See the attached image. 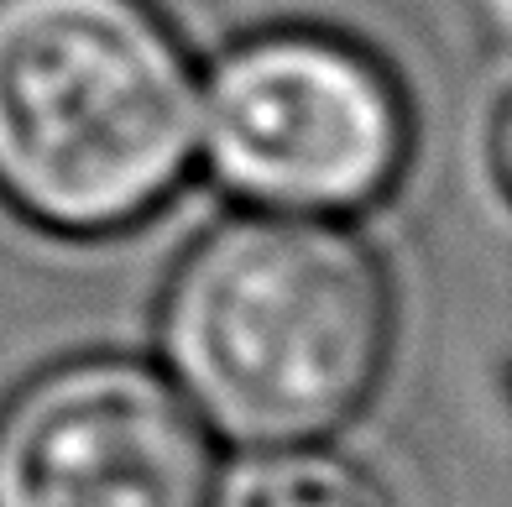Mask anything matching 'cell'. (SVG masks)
Masks as SVG:
<instances>
[{
  "instance_id": "6da1fadb",
  "label": "cell",
  "mask_w": 512,
  "mask_h": 507,
  "mask_svg": "<svg viewBox=\"0 0 512 507\" xmlns=\"http://www.w3.org/2000/svg\"><path fill=\"white\" fill-rule=\"evenodd\" d=\"M392 340L377 257L304 215L230 220L183 257L162 345L189 408L241 445H304L371 398Z\"/></svg>"
},
{
  "instance_id": "7a4b0ae2",
  "label": "cell",
  "mask_w": 512,
  "mask_h": 507,
  "mask_svg": "<svg viewBox=\"0 0 512 507\" xmlns=\"http://www.w3.org/2000/svg\"><path fill=\"white\" fill-rule=\"evenodd\" d=\"M199 147V79L152 0H0V194L68 236L152 215Z\"/></svg>"
},
{
  "instance_id": "3957f363",
  "label": "cell",
  "mask_w": 512,
  "mask_h": 507,
  "mask_svg": "<svg viewBox=\"0 0 512 507\" xmlns=\"http://www.w3.org/2000/svg\"><path fill=\"white\" fill-rule=\"evenodd\" d=\"M199 136L230 194L288 215H335L392 189L408 157V105L356 42L267 32L215 68Z\"/></svg>"
},
{
  "instance_id": "277c9868",
  "label": "cell",
  "mask_w": 512,
  "mask_h": 507,
  "mask_svg": "<svg viewBox=\"0 0 512 507\" xmlns=\"http://www.w3.org/2000/svg\"><path fill=\"white\" fill-rule=\"evenodd\" d=\"M209 440L168 377L63 361L0 413V507H204Z\"/></svg>"
},
{
  "instance_id": "5b68a950",
  "label": "cell",
  "mask_w": 512,
  "mask_h": 507,
  "mask_svg": "<svg viewBox=\"0 0 512 507\" xmlns=\"http://www.w3.org/2000/svg\"><path fill=\"white\" fill-rule=\"evenodd\" d=\"M215 507H392V497L366 466L335 450L277 445L241 460L225 476Z\"/></svg>"
}]
</instances>
